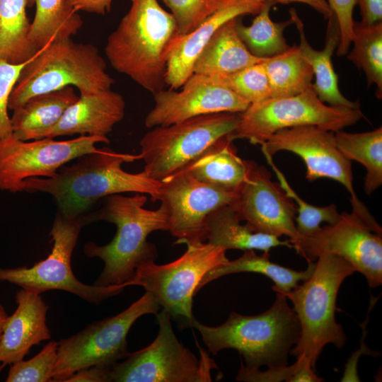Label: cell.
<instances>
[{
	"instance_id": "8992f818",
	"label": "cell",
	"mask_w": 382,
	"mask_h": 382,
	"mask_svg": "<svg viewBox=\"0 0 382 382\" xmlns=\"http://www.w3.org/2000/svg\"><path fill=\"white\" fill-rule=\"evenodd\" d=\"M311 276L286 294L293 304L300 324V335L289 354L308 357L315 368L328 344L337 348L346 342L342 325L335 320L336 299L342 282L356 272L342 257L322 253L316 259Z\"/></svg>"
},
{
	"instance_id": "30bf717a",
	"label": "cell",
	"mask_w": 382,
	"mask_h": 382,
	"mask_svg": "<svg viewBox=\"0 0 382 382\" xmlns=\"http://www.w3.org/2000/svg\"><path fill=\"white\" fill-rule=\"evenodd\" d=\"M239 114L218 112L151 128L140 140L144 170L161 181L185 168L212 144L236 127Z\"/></svg>"
},
{
	"instance_id": "d590c367",
	"label": "cell",
	"mask_w": 382,
	"mask_h": 382,
	"mask_svg": "<svg viewBox=\"0 0 382 382\" xmlns=\"http://www.w3.org/2000/svg\"><path fill=\"white\" fill-rule=\"evenodd\" d=\"M58 342H49L33 358L12 364L6 382H50L57 359Z\"/></svg>"
},
{
	"instance_id": "ba28073f",
	"label": "cell",
	"mask_w": 382,
	"mask_h": 382,
	"mask_svg": "<svg viewBox=\"0 0 382 382\" xmlns=\"http://www.w3.org/2000/svg\"><path fill=\"white\" fill-rule=\"evenodd\" d=\"M239 114L236 129L228 138L246 139L262 145L275 132L285 128L314 125L337 132L356 124L364 115L360 109L327 105L312 86L298 95L271 98L250 104Z\"/></svg>"
},
{
	"instance_id": "6da1fadb",
	"label": "cell",
	"mask_w": 382,
	"mask_h": 382,
	"mask_svg": "<svg viewBox=\"0 0 382 382\" xmlns=\"http://www.w3.org/2000/svg\"><path fill=\"white\" fill-rule=\"evenodd\" d=\"M71 165L63 166L50 178H31L21 184V192H44L54 199L59 212L80 216L98 199L125 192L148 195L153 202L160 195L161 181L145 170H123L125 163L139 160V154H123L108 148L83 155Z\"/></svg>"
},
{
	"instance_id": "e0dca14e",
	"label": "cell",
	"mask_w": 382,
	"mask_h": 382,
	"mask_svg": "<svg viewBox=\"0 0 382 382\" xmlns=\"http://www.w3.org/2000/svg\"><path fill=\"white\" fill-rule=\"evenodd\" d=\"M237 194L233 205L241 221L253 231L278 238L287 236L291 245L299 240L296 205L279 184L271 180L265 167L249 161L247 176Z\"/></svg>"
},
{
	"instance_id": "ac0fdd59",
	"label": "cell",
	"mask_w": 382,
	"mask_h": 382,
	"mask_svg": "<svg viewBox=\"0 0 382 382\" xmlns=\"http://www.w3.org/2000/svg\"><path fill=\"white\" fill-rule=\"evenodd\" d=\"M179 91L164 88L154 94V105L145 126H168L195 117L218 113H240L250 105L209 76L193 74Z\"/></svg>"
},
{
	"instance_id": "836d02e7",
	"label": "cell",
	"mask_w": 382,
	"mask_h": 382,
	"mask_svg": "<svg viewBox=\"0 0 382 382\" xmlns=\"http://www.w3.org/2000/svg\"><path fill=\"white\" fill-rule=\"evenodd\" d=\"M265 158L276 174L282 189L296 203L298 216L295 218V222L301 236L315 233L320 228V224L323 222L332 224L340 219L341 214L337 212L335 204L326 207H316L305 202L290 186L284 175L274 163L272 157L265 155Z\"/></svg>"
},
{
	"instance_id": "ab89813d",
	"label": "cell",
	"mask_w": 382,
	"mask_h": 382,
	"mask_svg": "<svg viewBox=\"0 0 382 382\" xmlns=\"http://www.w3.org/2000/svg\"><path fill=\"white\" fill-rule=\"evenodd\" d=\"M296 361L287 366L267 367L266 371H260L259 368L249 369L241 364V367L236 377V381L248 382H289L291 378L297 370L300 359L296 358Z\"/></svg>"
},
{
	"instance_id": "9c48e42d",
	"label": "cell",
	"mask_w": 382,
	"mask_h": 382,
	"mask_svg": "<svg viewBox=\"0 0 382 382\" xmlns=\"http://www.w3.org/2000/svg\"><path fill=\"white\" fill-rule=\"evenodd\" d=\"M83 226L81 216H69L59 212L50 232L53 246L48 256L30 267H0V282L14 284L38 294L62 290L95 305L122 293L126 287L123 284L89 285L74 276L71 256Z\"/></svg>"
},
{
	"instance_id": "b9f144b4",
	"label": "cell",
	"mask_w": 382,
	"mask_h": 382,
	"mask_svg": "<svg viewBox=\"0 0 382 382\" xmlns=\"http://www.w3.org/2000/svg\"><path fill=\"white\" fill-rule=\"evenodd\" d=\"M359 5L361 22L371 25L382 22V0H356Z\"/></svg>"
},
{
	"instance_id": "7dc6e473",
	"label": "cell",
	"mask_w": 382,
	"mask_h": 382,
	"mask_svg": "<svg viewBox=\"0 0 382 382\" xmlns=\"http://www.w3.org/2000/svg\"><path fill=\"white\" fill-rule=\"evenodd\" d=\"M6 364H4V363H1V364H0V373L1 372V371L4 369V368L5 367Z\"/></svg>"
},
{
	"instance_id": "5bb4252c",
	"label": "cell",
	"mask_w": 382,
	"mask_h": 382,
	"mask_svg": "<svg viewBox=\"0 0 382 382\" xmlns=\"http://www.w3.org/2000/svg\"><path fill=\"white\" fill-rule=\"evenodd\" d=\"M261 150L264 156L272 157L280 151L299 156L306 166V178L308 181L321 178L337 181L351 196L352 212L365 221L374 219L355 193L351 161L337 147L334 132L314 125L282 129L261 145Z\"/></svg>"
},
{
	"instance_id": "bcb514c9",
	"label": "cell",
	"mask_w": 382,
	"mask_h": 382,
	"mask_svg": "<svg viewBox=\"0 0 382 382\" xmlns=\"http://www.w3.org/2000/svg\"><path fill=\"white\" fill-rule=\"evenodd\" d=\"M8 317L4 306L0 303V340L2 336L4 323Z\"/></svg>"
},
{
	"instance_id": "2e32d148",
	"label": "cell",
	"mask_w": 382,
	"mask_h": 382,
	"mask_svg": "<svg viewBox=\"0 0 382 382\" xmlns=\"http://www.w3.org/2000/svg\"><path fill=\"white\" fill-rule=\"evenodd\" d=\"M237 191H230L197 180L183 168L161 180L158 201L168 214V231L175 243L204 242L206 220L224 206L233 204Z\"/></svg>"
},
{
	"instance_id": "9a60e30c",
	"label": "cell",
	"mask_w": 382,
	"mask_h": 382,
	"mask_svg": "<svg viewBox=\"0 0 382 382\" xmlns=\"http://www.w3.org/2000/svg\"><path fill=\"white\" fill-rule=\"evenodd\" d=\"M308 262L322 253L338 255L362 274L371 288L382 283V233L374 231L354 212H343L335 224L292 244Z\"/></svg>"
},
{
	"instance_id": "f1b7e54d",
	"label": "cell",
	"mask_w": 382,
	"mask_h": 382,
	"mask_svg": "<svg viewBox=\"0 0 382 382\" xmlns=\"http://www.w3.org/2000/svg\"><path fill=\"white\" fill-rule=\"evenodd\" d=\"M28 0H0V60L22 64L36 53L29 35Z\"/></svg>"
},
{
	"instance_id": "603a6c76",
	"label": "cell",
	"mask_w": 382,
	"mask_h": 382,
	"mask_svg": "<svg viewBox=\"0 0 382 382\" xmlns=\"http://www.w3.org/2000/svg\"><path fill=\"white\" fill-rule=\"evenodd\" d=\"M78 98L73 86L30 98L13 110L12 137L21 141L45 138Z\"/></svg>"
},
{
	"instance_id": "4fadbf2b",
	"label": "cell",
	"mask_w": 382,
	"mask_h": 382,
	"mask_svg": "<svg viewBox=\"0 0 382 382\" xmlns=\"http://www.w3.org/2000/svg\"><path fill=\"white\" fill-rule=\"evenodd\" d=\"M107 137L80 135L69 140L45 137L21 141L11 136L0 140V190L21 192V184L31 178H50L66 163L95 153Z\"/></svg>"
},
{
	"instance_id": "4dcf8cb0",
	"label": "cell",
	"mask_w": 382,
	"mask_h": 382,
	"mask_svg": "<svg viewBox=\"0 0 382 382\" xmlns=\"http://www.w3.org/2000/svg\"><path fill=\"white\" fill-rule=\"evenodd\" d=\"M336 146L350 161L362 164L366 170L364 188L371 195L382 184V127L361 133L334 132Z\"/></svg>"
},
{
	"instance_id": "4316f807",
	"label": "cell",
	"mask_w": 382,
	"mask_h": 382,
	"mask_svg": "<svg viewBox=\"0 0 382 382\" xmlns=\"http://www.w3.org/2000/svg\"><path fill=\"white\" fill-rule=\"evenodd\" d=\"M308 263L306 270L297 271L272 262L269 252L257 255L255 250H245L238 258L228 260L207 272L199 285L198 291L210 282L224 275L253 272L270 278L274 282L273 290L286 294L311 276L316 264L314 262Z\"/></svg>"
},
{
	"instance_id": "44dd1931",
	"label": "cell",
	"mask_w": 382,
	"mask_h": 382,
	"mask_svg": "<svg viewBox=\"0 0 382 382\" xmlns=\"http://www.w3.org/2000/svg\"><path fill=\"white\" fill-rule=\"evenodd\" d=\"M46 137L74 134L107 137L125 116V101L111 89L80 92Z\"/></svg>"
},
{
	"instance_id": "f6af8a7d",
	"label": "cell",
	"mask_w": 382,
	"mask_h": 382,
	"mask_svg": "<svg viewBox=\"0 0 382 382\" xmlns=\"http://www.w3.org/2000/svg\"><path fill=\"white\" fill-rule=\"evenodd\" d=\"M257 2L273 1L274 3H291L299 2L308 4L314 10L320 13L325 19H328L331 16L332 11L327 0H255Z\"/></svg>"
},
{
	"instance_id": "1f68e13d",
	"label": "cell",
	"mask_w": 382,
	"mask_h": 382,
	"mask_svg": "<svg viewBox=\"0 0 382 382\" xmlns=\"http://www.w3.org/2000/svg\"><path fill=\"white\" fill-rule=\"evenodd\" d=\"M276 3L265 1L256 14L252 23L246 26L238 18L236 30L249 52L259 58H267L286 51L290 46L284 36L286 28L293 24L290 18L282 22H274L270 16V11Z\"/></svg>"
},
{
	"instance_id": "cb8c5ba5",
	"label": "cell",
	"mask_w": 382,
	"mask_h": 382,
	"mask_svg": "<svg viewBox=\"0 0 382 382\" xmlns=\"http://www.w3.org/2000/svg\"><path fill=\"white\" fill-rule=\"evenodd\" d=\"M239 18L227 21L214 33L197 57L193 74L226 75L263 60L252 54L238 36L236 25Z\"/></svg>"
},
{
	"instance_id": "52a82bcc",
	"label": "cell",
	"mask_w": 382,
	"mask_h": 382,
	"mask_svg": "<svg viewBox=\"0 0 382 382\" xmlns=\"http://www.w3.org/2000/svg\"><path fill=\"white\" fill-rule=\"evenodd\" d=\"M186 245L185 252L168 264L157 265L154 260L141 262L126 286H142L170 318L178 320L185 327H192L195 320L192 299L203 277L229 260L226 250L208 242Z\"/></svg>"
},
{
	"instance_id": "7c38bea8",
	"label": "cell",
	"mask_w": 382,
	"mask_h": 382,
	"mask_svg": "<svg viewBox=\"0 0 382 382\" xmlns=\"http://www.w3.org/2000/svg\"><path fill=\"white\" fill-rule=\"evenodd\" d=\"M159 330L147 347L129 353L111 369L110 382H207L212 381L214 361L204 351L197 358L176 337L170 316L162 310L156 314Z\"/></svg>"
},
{
	"instance_id": "8d00e7d4",
	"label": "cell",
	"mask_w": 382,
	"mask_h": 382,
	"mask_svg": "<svg viewBox=\"0 0 382 382\" xmlns=\"http://www.w3.org/2000/svg\"><path fill=\"white\" fill-rule=\"evenodd\" d=\"M161 1L170 10L178 35H184L196 29L216 11L225 0Z\"/></svg>"
},
{
	"instance_id": "60d3db41",
	"label": "cell",
	"mask_w": 382,
	"mask_h": 382,
	"mask_svg": "<svg viewBox=\"0 0 382 382\" xmlns=\"http://www.w3.org/2000/svg\"><path fill=\"white\" fill-rule=\"evenodd\" d=\"M112 366L94 365L80 369L65 382H110Z\"/></svg>"
},
{
	"instance_id": "5b68a950",
	"label": "cell",
	"mask_w": 382,
	"mask_h": 382,
	"mask_svg": "<svg viewBox=\"0 0 382 382\" xmlns=\"http://www.w3.org/2000/svg\"><path fill=\"white\" fill-rule=\"evenodd\" d=\"M114 83L97 47L62 38L50 42L26 62L10 95L8 109L66 86L77 88L79 93L98 92L111 89Z\"/></svg>"
},
{
	"instance_id": "8fae6325",
	"label": "cell",
	"mask_w": 382,
	"mask_h": 382,
	"mask_svg": "<svg viewBox=\"0 0 382 382\" xmlns=\"http://www.w3.org/2000/svg\"><path fill=\"white\" fill-rule=\"evenodd\" d=\"M160 306L148 292L116 316L93 322L58 342L52 381L65 382L77 371L94 365L112 366L129 354L127 336L141 316L156 314Z\"/></svg>"
},
{
	"instance_id": "ffe728a7",
	"label": "cell",
	"mask_w": 382,
	"mask_h": 382,
	"mask_svg": "<svg viewBox=\"0 0 382 382\" xmlns=\"http://www.w3.org/2000/svg\"><path fill=\"white\" fill-rule=\"evenodd\" d=\"M17 308L8 316L0 340V362L12 364L23 360L30 348L51 338L46 323L49 306L40 294L21 289Z\"/></svg>"
},
{
	"instance_id": "7402d4cb",
	"label": "cell",
	"mask_w": 382,
	"mask_h": 382,
	"mask_svg": "<svg viewBox=\"0 0 382 382\" xmlns=\"http://www.w3.org/2000/svg\"><path fill=\"white\" fill-rule=\"evenodd\" d=\"M289 14L299 35V51L313 71L315 82L312 83V88L318 98L329 105L360 109L359 101L349 100L342 94L339 88L338 76L332 62V54L340 40L338 23L334 14L332 13L328 19L325 44L321 50H315L309 44L304 24L296 10L290 9Z\"/></svg>"
},
{
	"instance_id": "d6986e66",
	"label": "cell",
	"mask_w": 382,
	"mask_h": 382,
	"mask_svg": "<svg viewBox=\"0 0 382 382\" xmlns=\"http://www.w3.org/2000/svg\"><path fill=\"white\" fill-rule=\"evenodd\" d=\"M264 3L255 0H225L193 31L176 36L166 53V85L174 90L180 88L193 74L197 57L218 28L232 18L256 15Z\"/></svg>"
},
{
	"instance_id": "83f0119b",
	"label": "cell",
	"mask_w": 382,
	"mask_h": 382,
	"mask_svg": "<svg viewBox=\"0 0 382 382\" xmlns=\"http://www.w3.org/2000/svg\"><path fill=\"white\" fill-rule=\"evenodd\" d=\"M34 5L29 38L37 52L53 40L71 37L83 25L81 17L68 0H28V7Z\"/></svg>"
},
{
	"instance_id": "ee69618b",
	"label": "cell",
	"mask_w": 382,
	"mask_h": 382,
	"mask_svg": "<svg viewBox=\"0 0 382 382\" xmlns=\"http://www.w3.org/2000/svg\"><path fill=\"white\" fill-rule=\"evenodd\" d=\"M299 366L290 379L289 382H320L323 379L313 371V367L308 357L304 354L299 355Z\"/></svg>"
},
{
	"instance_id": "484cf974",
	"label": "cell",
	"mask_w": 382,
	"mask_h": 382,
	"mask_svg": "<svg viewBox=\"0 0 382 382\" xmlns=\"http://www.w3.org/2000/svg\"><path fill=\"white\" fill-rule=\"evenodd\" d=\"M241 219L233 204L224 206L212 212L206 220V238L210 244L225 250H261L269 252L278 246L293 248L289 240L253 231Z\"/></svg>"
},
{
	"instance_id": "f546056e",
	"label": "cell",
	"mask_w": 382,
	"mask_h": 382,
	"mask_svg": "<svg viewBox=\"0 0 382 382\" xmlns=\"http://www.w3.org/2000/svg\"><path fill=\"white\" fill-rule=\"evenodd\" d=\"M262 62L271 98L298 95L312 86L313 71L296 45L279 54L264 58Z\"/></svg>"
},
{
	"instance_id": "3957f363",
	"label": "cell",
	"mask_w": 382,
	"mask_h": 382,
	"mask_svg": "<svg viewBox=\"0 0 382 382\" xmlns=\"http://www.w3.org/2000/svg\"><path fill=\"white\" fill-rule=\"evenodd\" d=\"M130 1L108 37L105 54L114 69L154 95L166 86V53L178 35L177 26L158 0Z\"/></svg>"
},
{
	"instance_id": "f35d334b",
	"label": "cell",
	"mask_w": 382,
	"mask_h": 382,
	"mask_svg": "<svg viewBox=\"0 0 382 382\" xmlns=\"http://www.w3.org/2000/svg\"><path fill=\"white\" fill-rule=\"evenodd\" d=\"M332 13L335 16L340 31V40L337 54H347L353 36V10L356 0H327Z\"/></svg>"
},
{
	"instance_id": "277c9868",
	"label": "cell",
	"mask_w": 382,
	"mask_h": 382,
	"mask_svg": "<svg viewBox=\"0 0 382 382\" xmlns=\"http://www.w3.org/2000/svg\"><path fill=\"white\" fill-rule=\"evenodd\" d=\"M276 293L272 306L260 314L245 316L232 311L219 326L204 325L195 320L192 327L199 331L212 354L233 349L243 357L249 369L286 366L290 349L299 338L300 324L286 296Z\"/></svg>"
},
{
	"instance_id": "e575fe53",
	"label": "cell",
	"mask_w": 382,
	"mask_h": 382,
	"mask_svg": "<svg viewBox=\"0 0 382 382\" xmlns=\"http://www.w3.org/2000/svg\"><path fill=\"white\" fill-rule=\"evenodd\" d=\"M262 62L231 74L209 77L250 104L261 102L271 98L267 76Z\"/></svg>"
},
{
	"instance_id": "d4e9b609",
	"label": "cell",
	"mask_w": 382,
	"mask_h": 382,
	"mask_svg": "<svg viewBox=\"0 0 382 382\" xmlns=\"http://www.w3.org/2000/svg\"><path fill=\"white\" fill-rule=\"evenodd\" d=\"M228 134L212 144L185 168L197 180L230 191L245 180L249 161L238 156Z\"/></svg>"
},
{
	"instance_id": "7bdbcfd3",
	"label": "cell",
	"mask_w": 382,
	"mask_h": 382,
	"mask_svg": "<svg viewBox=\"0 0 382 382\" xmlns=\"http://www.w3.org/2000/svg\"><path fill=\"white\" fill-rule=\"evenodd\" d=\"M78 12L80 11L105 15L110 12L112 0H68Z\"/></svg>"
},
{
	"instance_id": "74e56055",
	"label": "cell",
	"mask_w": 382,
	"mask_h": 382,
	"mask_svg": "<svg viewBox=\"0 0 382 382\" xmlns=\"http://www.w3.org/2000/svg\"><path fill=\"white\" fill-rule=\"evenodd\" d=\"M26 62L15 64L0 60V140L12 135L8 100Z\"/></svg>"
},
{
	"instance_id": "d6a6232c",
	"label": "cell",
	"mask_w": 382,
	"mask_h": 382,
	"mask_svg": "<svg viewBox=\"0 0 382 382\" xmlns=\"http://www.w3.org/2000/svg\"><path fill=\"white\" fill-rule=\"evenodd\" d=\"M353 48L347 59L366 75L367 87L376 85V96L382 98V22L371 25L354 22Z\"/></svg>"
},
{
	"instance_id": "7a4b0ae2",
	"label": "cell",
	"mask_w": 382,
	"mask_h": 382,
	"mask_svg": "<svg viewBox=\"0 0 382 382\" xmlns=\"http://www.w3.org/2000/svg\"><path fill=\"white\" fill-rule=\"evenodd\" d=\"M146 201L144 194L136 193L131 197L112 195L105 197L100 209L81 216L84 226L105 221L117 228L115 236L108 244L98 245L88 242L84 245L87 257H98L104 262L93 284L126 286L141 262L155 261L157 250L154 244L147 241V237L154 231H168V214L161 203L157 209H145Z\"/></svg>"
}]
</instances>
